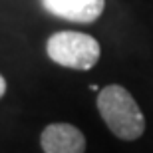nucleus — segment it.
<instances>
[{
	"instance_id": "nucleus-1",
	"label": "nucleus",
	"mask_w": 153,
	"mask_h": 153,
	"mask_svg": "<svg viewBox=\"0 0 153 153\" xmlns=\"http://www.w3.org/2000/svg\"><path fill=\"white\" fill-rule=\"evenodd\" d=\"M97 111L103 123L115 137L123 141H135L145 131V117L129 91L123 85L109 84L97 94Z\"/></svg>"
},
{
	"instance_id": "nucleus-2",
	"label": "nucleus",
	"mask_w": 153,
	"mask_h": 153,
	"mask_svg": "<svg viewBox=\"0 0 153 153\" xmlns=\"http://www.w3.org/2000/svg\"><path fill=\"white\" fill-rule=\"evenodd\" d=\"M46 54L52 62L70 70H91L100 62L102 48L94 36L74 30H60L46 42Z\"/></svg>"
},
{
	"instance_id": "nucleus-4",
	"label": "nucleus",
	"mask_w": 153,
	"mask_h": 153,
	"mask_svg": "<svg viewBox=\"0 0 153 153\" xmlns=\"http://www.w3.org/2000/svg\"><path fill=\"white\" fill-rule=\"evenodd\" d=\"M50 14L70 22L90 24L103 14L105 0H42Z\"/></svg>"
},
{
	"instance_id": "nucleus-5",
	"label": "nucleus",
	"mask_w": 153,
	"mask_h": 153,
	"mask_svg": "<svg viewBox=\"0 0 153 153\" xmlns=\"http://www.w3.org/2000/svg\"><path fill=\"white\" fill-rule=\"evenodd\" d=\"M6 94V79H4V76L0 74V97Z\"/></svg>"
},
{
	"instance_id": "nucleus-3",
	"label": "nucleus",
	"mask_w": 153,
	"mask_h": 153,
	"mask_svg": "<svg viewBox=\"0 0 153 153\" xmlns=\"http://www.w3.org/2000/svg\"><path fill=\"white\" fill-rule=\"evenodd\" d=\"M44 153H85V135L72 123H50L42 129Z\"/></svg>"
}]
</instances>
